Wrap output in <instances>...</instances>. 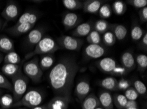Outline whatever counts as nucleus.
Instances as JSON below:
<instances>
[{"label": "nucleus", "instance_id": "c85d7f7f", "mask_svg": "<svg viewBox=\"0 0 147 109\" xmlns=\"http://www.w3.org/2000/svg\"><path fill=\"white\" fill-rule=\"evenodd\" d=\"M136 66H137L138 69L140 72L143 73L146 70L147 68V56L143 54H139L136 55L135 57Z\"/></svg>", "mask_w": 147, "mask_h": 109}, {"label": "nucleus", "instance_id": "b1692460", "mask_svg": "<svg viewBox=\"0 0 147 109\" xmlns=\"http://www.w3.org/2000/svg\"><path fill=\"white\" fill-rule=\"evenodd\" d=\"M0 51L6 54L15 51L14 43L12 40L4 35L0 36Z\"/></svg>", "mask_w": 147, "mask_h": 109}, {"label": "nucleus", "instance_id": "5701e85b", "mask_svg": "<svg viewBox=\"0 0 147 109\" xmlns=\"http://www.w3.org/2000/svg\"><path fill=\"white\" fill-rule=\"evenodd\" d=\"M1 71L4 75L11 78L14 77L19 73L22 72L21 67L19 65L10 63L4 64L1 68Z\"/></svg>", "mask_w": 147, "mask_h": 109}, {"label": "nucleus", "instance_id": "2f4dec72", "mask_svg": "<svg viewBox=\"0 0 147 109\" xmlns=\"http://www.w3.org/2000/svg\"><path fill=\"white\" fill-rule=\"evenodd\" d=\"M113 105H115L118 109H125V106L127 99L122 94H115L113 97Z\"/></svg>", "mask_w": 147, "mask_h": 109}, {"label": "nucleus", "instance_id": "c03bdc74", "mask_svg": "<svg viewBox=\"0 0 147 109\" xmlns=\"http://www.w3.org/2000/svg\"><path fill=\"white\" fill-rule=\"evenodd\" d=\"M140 47L146 52L147 50V33H145L143 37L140 40Z\"/></svg>", "mask_w": 147, "mask_h": 109}, {"label": "nucleus", "instance_id": "393cba45", "mask_svg": "<svg viewBox=\"0 0 147 109\" xmlns=\"http://www.w3.org/2000/svg\"><path fill=\"white\" fill-rule=\"evenodd\" d=\"M110 24L108 21H106V20L100 19L94 22L93 30L101 35L110 30Z\"/></svg>", "mask_w": 147, "mask_h": 109}, {"label": "nucleus", "instance_id": "ddd939ff", "mask_svg": "<svg viewBox=\"0 0 147 109\" xmlns=\"http://www.w3.org/2000/svg\"><path fill=\"white\" fill-rule=\"evenodd\" d=\"M96 65L100 71L109 73V74H112L117 64L115 59L112 57H104L97 61Z\"/></svg>", "mask_w": 147, "mask_h": 109}, {"label": "nucleus", "instance_id": "4c0bfd02", "mask_svg": "<svg viewBox=\"0 0 147 109\" xmlns=\"http://www.w3.org/2000/svg\"><path fill=\"white\" fill-rule=\"evenodd\" d=\"M124 95L128 101H136L139 97V93L137 92L134 88L132 87L129 88L127 90L125 91Z\"/></svg>", "mask_w": 147, "mask_h": 109}, {"label": "nucleus", "instance_id": "0eeeda50", "mask_svg": "<svg viewBox=\"0 0 147 109\" xmlns=\"http://www.w3.org/2000/svg\"><path fill=\"white\" fill-rule=\"evenodd\" d=\"M106 50L102 44H88L84 50V55L88 59H98L106 54Z\"/></svg>", "mask_w": 147, "mask_h": 109}, {"label": "nucleus", "instance_id": "7ed1b4c3", "mask_svg": "<svg viewBox=\"0 0 147 109\" xmlns=\"http://www.w3.org/2000/svg\"><path fill=\"white\" fill-rule=\"evenodd\" d=\"M11 79L13 82V97L14 101L16 103L23 97L26 92L29 80L22 72L11 78Z\"/></svg>", "mask_w": 147, "mask_h": 109}, {"label": "nucleus", "instance_id": "864d4df0", "mask_svg": "<svg viewBox=\"0 0 147 109\" xmlns=\"http://www.w3.org/2000/svg\"><path fill=\"white\" fill-rule=\"evenodd\" d=\"M1 90H0V94H1Z\"/></svg>", "mask_w": 147, "mask_h": 109}, {"label": "nucleus", "instance_id": "a211bd4d", "mask_svg": "<svg viewBox=\"0 0 147 109\" xmlns=\"http://www.w3.org/2000/svg\"><path fill=\"white\" fill-rule=\"evenodd\" d=\"M103 4L104 1L101 0H86L83 1L82 9L86 13L96 14Z\"/></svg>", "mask_w": 147, "mask_h": 109}, {"label": "nucleus", "instance_id": "ea45409f", "mask_svg": "<svg viewBox=\"0 0 147 109\" xmlns=\"http://www.w3.org/2000/svg\"><path fill=\"white\" fill-rule=\"evenodd\" d=\"M0 88L7 89L9 90H12L13 86L11 82L4 75L0 74Z\"/></svg>", "mask_w": 147, "mask_h": 109}, {"label": "nucleus", "instance_id": "f8f14e48", "mask_svg": "<svg viewBox=\"0 0 147 109\" xmlns=\"http://www.w3.org/2000/svg\"><path fill=\"white\" fill-rule=\"evenodd\" d=\"M94 22L88 21L80 24L72 32V36L75 37H86L93 30Z\"/></svg>", "mask_w": 147, "mask_h": 109}, {"label": "nucleus", "instance_id": "7c9ffc66", "mask_svg": "<svg viewBox=\"0 0 147 109\" xmlns=\"http://www.w3.org/2000/svg\"><path fill=\"white\" fill-rule=\"evenodd\" d=\"M112 12L117 15H123L127 11V5L123 1L117 0L113 2L112 5Z\"/></svg>", "mask_w": 147, "mask_h": 109}, {"label": "nucleus", "instance_id": "8fccbe9b", "mask_svg": "<svg viewBox=\"0 0 147 109\" xmlns=\"http://www.w3.org/2000/svg\"><path fill=\"white\" fill-rule=\"evenodd\" d=\"M95 109H104V108H102V106L100 105V106H98V107H96V108Z\"/></svg>", "mask_w": 147, "mask_h": 109}, {"label": "nucleus", "instance_id": "58836bf2", "mask_svg": "<svg viewBox=\"0 0 147 109\" xmlns=\"http://www.w3.org/2000/svg\"><path fill=\"white\" fill-rule=\"evenodd\" d=\"M127 2L131 6L135 9H139L147 6V0H128Z\"/></svg>", "mask_w": 147, "mask_h": 109}, {"label": "nucleus", "instance_id": "473e14b6", "mask_svg": "<svg viewBox=\"0 0 147 109\" xmlns=\"http://www.w3.org/2000/svg\"><path fill=\"white\" fill-rule=\"evenodd\" d=\"M86 41L89 44H101L102 39L101 35L93 30L86 36Z\"/></svg>", "mask_w": 147, "mask_h": 109}, {"label": "nucleus", "instance_id": "603ef678", "mask_svg": "<svg viewBox=\"0 0 147 109\" xmlns=\"http://www.w3.org/2000/svg\"><path fill=\"white\" fill-rule=\"evenodd\" d=\"M18 109H26V108H18Z\"/></svg>", "mask_w": 147, "mask_h": 109}, {"label": "nucleus", "instance_id": "6ab92c4d", "mask_svg": "<svg viewBox=\"0 0 147 109\" xmlns=\"http://www.w3.org/2000/svg\"><path fill=\"white\" fill-rule=\"evenodd\" d=\"M121 62L122 67H123L127 71L134 70L136 67L135 57L129 51H126L122 54Z\"/></svg>", "mask_w": 147, "mask_h": 109}, {"label": "nucleus", "instance_id": "49530a36", "mask_svg": "<svg viewBox=\"0 0 147 109\" xmlns=\"http://www.w3.org/2000/svg\"><path fill=\"white\" fill-rule=\"evenodd\" d=\"M32 109H48L47 107V105H39V106H36V107L32 108Z\"/></svg>", "mask_w": 147, "mask_h": 109}, {"label": "nucleus", "instance_id": "72a5a7b5", "mask_svg": "<svg viewBox=\"0 0 147 109\" xmlns=\"http://www.w3.org/2000/svg\"><path fill=\"white\" fill-rule=\"evenodd\" d=\"M98 13L100 17L102 19L105 20L106 18H109L112 16V7L110 6V4H103L101 6V7L100 8Z\"/></svg>", "mask_w": 147, "mask_h": 109}, {"label": "nucleus", "instance_id": "423d86ee", "mask_svg": "<svg viewBox=\"0 0 147 109\" xmlns=\"http://www.w3.org/2000/svg\"><path fill=\"white\" fill-rule=\"evenodd\" d=\"M84 43L83 39L69 35H62L58 39V46L70 51H79Z\"/></svg>", "mask_w": 147, "mask_h": 109}, {"label": "nucleus", "instance_id": "9d476101", "mask_svg": "<svg viewBox=\"0 0 147 109\" xmlns=\"http://www.w3.org/2000/svg\"><path fill=\"white\" fill-rule=\"evenodd\" d=\"M91 90L90 84L88 81L82 80L77 84L75 88V93L78 99L82 101L90 94Z\"/></svg>", "mask_w": 147, "mask_h": 109}, {"label": "nucleus", "instance_id": "e433bc0d", "mask_svg": "<svg viewBox=\"0 0 147 109\" xmlns=\"http://www.w3.org/2000/svg\"><path fill=\"white\" fill-rule=\"evenodd\" d=\"M133 88L139 93V95H142L143 97H146V88L145 84L140 80H135L133 82Z\"/></svg>", "mask_w": 147, "mask_h": 109}, {"label": "nucleus", "instance_id": "2eb2a0df", "mask_svg": "<svg viewBox=\"0 0 147 109\" xmlns=\"http://www.w3.org/2000/svg\"><path fill=\"white\" fill-rule=\"evenodd\" d=\"M40 17V13L36 11H26L20 17L16 24H28L34 26L39 20Z\"/></svg>", "mask_w": 147, "mask_h": 109}, {"label": "nucleus", "instance_id": "39448f33", "mask_svg": "<svg viewBox=\"0 0 147 109\" xmlns=\"http://www.w3.org/2000/svg\"><path fill=\"white\" fill-rule=\"evenodd\" d=\"M23 69L24 75L33 82H39L41 81L43 71L40 67L38 59L36 57L26 62L23 65Z\"/></svg>", "mask_w": 147, "mask_h": 109}, {"label": "nucleus", "instance_id": "f257e3e1", "mask_svg": "<svg viewBox=\"0 0 147 109\" xmlns=\"http://www.w3.org/2000/svg\"><path fill=\"white\" fill-rule=\"evenodd\" d=\"M79 67L75 59L63 57L50 71L49 82L56 94L70 97L74 79Z\"/></svg>", "mask_w": 147, "mask_h": 109}, {"label": "nucleus", "instance_id": "a19ab883", "mask_svg": "<svg viewBox=\"0 0 147 109\" xmlns=\"http://www.w3.org/2000/svg\"><path fill=\"white\" fill-rule=\"evenodd\" d=\"M130 82L125 79H121L117 81V90L125 91L129 88H130Z\"/></svg>", "mask_w": 147, "mask_h": 109}, {"label": "nucleus", "instance_id": "79ce46f5", "mask_svg": "<svg viewBox=\"0 0 147 109\" xmlns=\"http://www.w3.org/2000/svg\"><path fill=\"white\" fill-rule=\"evenodd\" d=\"M139 19L141 23L144 24L147 22V7L141 9L139 12Z\"/></svg>", "mask_w": 147, "mask_h": 109}, {"label": "nucleus", "instance_id": "1a4fd4ad", "mask_svg": "<svg viewBox=\"0 0 147 109\" xmlns=\"http://www.w3.org/2000/svg\"><path fill=\"white\" fill-rule=\"evenodd\" d=\"M44 30L42 28H33L28 32L26 37V44L29 47H35V46L43 39Z\"/></svg>", "mask_w": 147, "mask_h": 109}, {"label": "nucleus", "instance_id": "c756f323", "mask_svg": "<svg viewBox=\"0 0 147 109\" xmlns=\"http://www.w3.org/2000/svg\"><path fill=\"white\" fill-rule=\"evenodd\" d=\"M3 61L4 64L10 63L18 65L21 61V59L17 52L13 51V52H10L6 54L5 57H3Z\"/></svg>", "mask_w": 147, "mask_h": 109}, {"label": "nucleus", "instance_id": "cd10ccee", "mask_svg": "<svg viewBox=\"0 0 147 109\" xmlns=\"http://www.w3.org/2000/svg\"><path fill=\"white\" fill-rule=\"evenodd\" d=\"M62 4L67 9L76 11L82 9L83 1H80V0H63Z\"/></svg>", "mask_w": 147, "mask_h": 109}, {"label": "nucleus", "instance_id": "de8ad7c7", "mask_svg": "<svg viewBox=\"0 0 147 109\" xmlns=\"http://www.w3.org/2000/svg\"><path fill=\"white\" fill-rule=\"evenodd\" d=\"M3 55H2L1 53H0V64L1 63V62H2V61H3Z\"/></svg>", "mask_w": 147, "mask_h": 109}, {"label": "nucleus", "instance_id": "c9c22d12", "mask_svg": "<svg viewBox=\"0 0 147 109\" xmlns=\"http://www.w3.org/2000/svg\"><path fill=\"white\" fill-rule=\"evenodd\" d=\"M13 95L11 94H5L0 98V104L3 108H8L13 105L14 103Z\"/></svg>", "mask_w": 147, "mask_h": 109}, {"label": "nucleus", "instance_id": "bb28decb", "mask_svg": "<svg viewBox=\"0 0 147 109\" xmlns=\"http://www.w3.org/2000/svg\"><path fill=\"white\" fill-rule=\"evenodd\" d=\"M144 31L138 24H133L131 27V37L133 41H139L144 35Z\"/></svg>", "mask_w": 147, "mask_h": 109}, {"label": "nucleus", "instance_id": "20e7f679", "mask_svg": "<svg viewBox=\"0 0 147 109\" xmlns=\"http://www.w3.org/2000/svg\"><path fill=\"white\" fill-rule=\"evenodd\" d=\"M43 95L42 93L37 90H30L26 92L23 97L15 104L13 106H24L28 108H34L40 105Z\"/></svg>", "mask_w": 147, "mask_h": 109}, {"label": "nucleus", "instance_id": "9b49d317", "mask_svg": "<svg viewBox=\"0 0 147 109\" xmlns=\"http://www.w3.org/2000/svg\"><path fill=\"white\" fill-rule=\"evenodd\" d=\"M70 97L57 95L50 100L47 104L48 109H67Z\"/></svg>", "mask_w": 147, "mask_h": 109}, {"label": "nucleus", "instance_id": "dca6fc26", "mask_svg": "<svg viewBox=\"0 0 147 109\" xmlns=\"http://www.w3.org/2000/svg\"><path fill=\"white\" fill-rule=\"evenodd\" d=\"M34 26L28 24H15L14 26L9 28L6 32L14 36H19L29 32L34 28Z\"/></svg>", "mask_w": 147, "mask_h": 109}, {"label": "nucleus", "instance_id": "a18cd8bd", "mask_svg": "<svg viewBox=\"0 0 147 109\" xmlns=\"http://www.w3.org/2000/svg\"><path fill=\"white\" fill-rule=\"evenodd\" d=\"M138 104L136 101H128L127 102L125 109L126 108H137Z\"/></svg>", "mask_w": 147, "mask_h": 109}, {"label": "nucleus", "instance_id": "37998d69", "mask_svg": "<svg viewBox=\"0 0 147 109\" xmlns=\"http://www.w3.org/2000/svg\"><path fill=\"white\" fill-rule=\"evenodd\" d=\"M127 73V71L123 67L117 65L116 67L114 69V70L113 71V72L112 73V74L111 75H117V76H121V75H125Z\"/></svg>", "mask_w": 147, "mask_h": 109}, {"label": "nucleus", "instance_id": "a878e982", "mask_svg": "<svg viewBox=\"0 0 147 109\" xmlns=\"http://www.w3.org/2000/svg\"><path fill=\"white\" fill-rule=\"evenodd\" d=\"M55 62V57L52 54L44 55L39 61L42 70H47L53 66Z\"/></svg>", "mask_w": 147, "mask_h": 109}, {"label": "nucleus", "instance_id": "aec40b11", "mask_svg": "<svg viewBox=\"0 0 147 109\" xmlns=\"http://www.w3.org/2000/svg\"><path fill=\"white\" fill-rule=\"evenodd\" d=\"M110 30L118 41H123L127 35V29L121 24H110Z\"/></svg>", "mask_w": 147, "mask_h": 109}, {"label": "nucleus", "instance_id": "4be33fe9", "mask_svg": "<svg viewBox=\"0 0 147 109\" xmlns=\"http://www.w3.org/2000/svg\"><path fill=\"white\" fill-rule=\"evenodd\" d=\"M99 85L105 89V90L115 91L117 90V80L114 77H109L101 80L98 82Z\"/></svg>", "mask_w": 147, "mask_h": 109}, {"label": "nucleus", "instance_id": "6e6552de", "mask_svg": "<svg viewBox=\"0 0 147 109\" xmlns=\"http://www.w3.org/2000/svg\"><path fill=\"white\" fill-rule=\"evenodd\" d=\"M81 18L75 13H65L62 17V24L67 30L75 28L81 22Z\"/></svg>", "mask_w": 147, "mask_h": 109}, {"label": "nucleus", "instance_id": "f704fd0d", "mask_svg": "<svg viewBox=\"0 0 147 109\" xmlns=\"http://www.w3.org/2000/svg\"><path fill=\"white\" fill-rule=\"evenodd\" d=\"M102 39L104 44L107 46H113L117 41L114 35H113V33L112 32H110V31H108V32L104 33Z\"/></svg>", "mask_w": 147, "mask_h": 109}, {"label": "nucleus", "instance_id": "3c124183", "mask_svg": "<svg viewBox=\"0 0 147 109\" xmlns=\"http://www.w3.org/2000/svg\"><path fill=\"white\" fill-rule=\"evenodd\" d=\"M126 109H139L138 108H126Z\"/></svg>", "mask_w": 147, "mask_h": 109}, {"label": "nucleus", "instance_id": "4468645a", "mask_svg": "<svg viewBox=\"0 0 147 109\" xmlns=\"http://www.w3.org/2000/svg\"><path fill=\"white\" fill-rule=\"evenodd\" d=\"M19 7L13 2L9 3L1 13V16L7 21H12L17 18L19 15Z\"/></svg>", "mask_w": 147, "mask_h": 109}, {"label": "nucleus", "instance_id": "f3484780", "mask_svg": "<svg viewBox=\"0 0 147 109\" xmlns=\"http://www.w3.org/2000/svg\"><path fill=\"white\" fill-rule=\"evenodd\" d=\"M98 101L100 106L104 109H113V96L110 92L106 90H102L99 93Z\"/></svg>", "mask_w": 147, "mask_h": 109}, {"label": "nucleus", "instance_id": "f03ea898", "mask_svg": "<svg viewBox=\"0 0 147 109\" xmlns=\"http://www.w3.org/2000/svg\"><path fill=\"white\" fill-rule=\"evenodd\" d=\"M59 48L55 41L50 37H44L35 46L32 52L26 54L24 60L29 59L36 55L52 54Z\"/></svg>", "mask_w": 147, "mask_h": 109}, {"label": "nucleus", "instance_id": "09e8293b", "mask_svg": "<svg viewBox=\"0 0 147 109\" xmlns=\"http://www.w3.org/2000/svg\"><path fill=\"white\" fill-rule=\"evenodd\" d=\"M2 25H3V22H2L1 20H0V31H1V30Z\"/></svg>", "mask_w": 147, "mask_h": 109}, {"label": "nucleus", "instance_id": "412c9836", "mask_svg": "<svg viewBox=\"0 0 147 109\" xmlns=\"http://www.w3.org/2000/svg\"><path fill=\"white\" fill-rule=\"evenodd\" d=\"M100 105L98 98L94 93H90L82 101V109H95Z\"/></svg>", "mask_w": 147, "mask_h": 109}]
</instances>
